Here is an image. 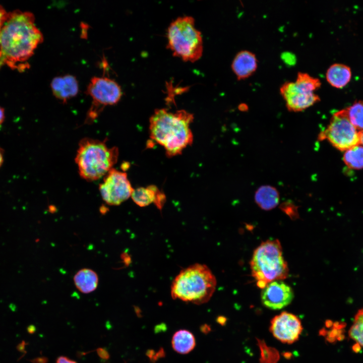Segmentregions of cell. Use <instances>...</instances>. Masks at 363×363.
I'll return each instance as SVG.
<instances>
[{
  "mask_svg": "<svg viewBox=\"0 0 363 363\" xmlns=\"http://www.w3.org/2000/svg\"><path fill=\"white\" fill-rule=\"evenodd\" d=\"M31 12H8L0 29V69L7 66L20 72L29 68L27 60L43 41Z\"/></svg>",
  "mask_w": 363,
  "mask_h": 363,
  "instance_id": "cell-1",
  "label": "cell"
},
{
  "mask_svg": "<svg viewBox=\"0 0 363 363\" xmlns=\"http://www.w3.org/2000/svg\"><path fill=\"white\" fill-rule=\"evenodd\" d=\"M193 119V114L184 109L172 112L157 109L150 118V137L164 148L167 156L180 154L193 142L190 126Z\"/></svg>",
  "mask_w": 363,
  "mask_h": 363,
  "instance_id": "cell-2",
  "label": "cell"
},
{
  "mask_svg": "<svg viewBox=\"0 0 363 363\" xmlns=\"http://www.w3.org/2000/svg\"><path fill=\"white\" fill-rule=\"evenodd\" d=\"M216 287V280L205 265L195 264L183 269L171 285L173 299L201 305L208 302Z\"/></svg>",
  "mask_w": 363,
  "mask_h": 363,
  "instance_id": "cell-3",
  "label": "cell"
},
{
  "mask_svg": "<svg viewBox=\"0 0 363 363\" xmlns=\"http://www.w3.org/2000/svg\"><path fill=\"white\" fill-rule=\"evenodd\" d=\"M118 149L108 147L105 140L89 138L79 142L75 158L80 176L87 181L104 177L117 161Z\"/></svg>",
  "mask_w": 363,
  "mask_h": 363,
  "instance_id": "cell-4",
  "label": "cell"
},
{
  "mask_svg": "<svg viewBox=\"0 0 363 363\" xmlns=\"http://www.w3.org/2000/svg\"><path fill=\"white\" fill-rule=\"evenodd\" d=\"M250 268L257 286L261 289L272 281L286 278L289 269L279 240L262 242L254 251Z\"/></svg>",
  "mask_w": 363,
  "mask_h": 363,
  "instance_id": "cell-5",
  "label": "cell"
},
{
  "mask_svg": "<svg viewBox=\"0 0 363 363\" xmlns=\"http://www.w3.org/2000/svg\"><path fill=\"white\" fill-rule=\"evenodd\" d=\"M167 46L174 56L186 62L198 60L203 53L201 32L196 29L191 16L177 18L170 23L167 34Z\"/></svg>",
  "mask_w": 363,
  "mask_h": 363,
  "instance_id": "cell-6",
  "label": "cell"
},
{
  "mask_svg": "<svg viewBox=\"0 0 363 363\" xmlns=\"http://www.w3.org/2000/svg\"><path fill=\"white\" fill-rule=\"evenodd\" d=\"M318 140H327L336 149L345 151L360 144V132L350 122L346 108L342 109L332 115Z\"/></svg>",
  "mask_w": 363,
  "mask_h": 363,
  "instance_id": "cell-7",
  "label": "cell"
},
{
  "mask_svg": "<svg viewBox=\"0 0 363 363\" xmlns=\"http://www.w3.org/2000/svg\"><path fill=\"white\" fill-rule=\"evenodd\" d=\"M86 93L92 99L86 119L88 123L95 119L105 107L116 104L123 95L121 87L115 80L97 76L91 79Z\"/></svg>",
  "mask_w": 363,
  "mask_h": 363,
  "instance_id": "cell-8",
  "label": "cell"
},
{
  "mask_svg": "<svg viewBox=\"0 0 363 363\" xmlns=\"http://www.w3.org/2000/svg\"><path fill=\"white\" fill-rule=\"evenodd\" d=\"M99 190L106 204L117 206L131 197L134 189L127 173L113 168L103 177Z\"/></svg>",
  "mask_w": 363,
  "mask_h": 363,
  "instance_id": "cell-9",
  "label": "cell"
},
{
  "mask_svg": "<svg viewBox=\"0 0 363 363\" xmlns=\"http://www.w3.org/2000/svg\"><path fill=\"white\" fill-rule=\"evenodd\" d=\"M287 109L292 112H300L315 105L320 100L315 92H310L297 85L294 81H286L279 88Z\"/></svg>",
  "mask_w": 363,
  "mask_h": 363,
  "instance_id": "cell-10",
  "label": "cell"
},
{
  "mask_svg": "<svg viewBox=\"0 0 363 363\" xmlns=\"http://www.w3.org/2000/svg\"><path fill=\"white\" fill-rule=\"evenodd\" d=\"M270 331L273 336L283 343L291 344L298 340L302 326L295 315L283 312L271 321Z\"/></svg>",
  "mask_w": 363,
  "mask_h": 363,
  "instance_id": "cell-11",
  "label": "cell"
},
{
  "mask_svg": "<svg viewBox=\"0 0 363 363\" xmlns=\"http://www.w3.org/2000/svg\"><path fill=\"white\" fill-rule=\"evenodd\" d=\"M294 297L293 291L288 285L281 280L268 283L262 289L261 298L263 305L271 310H280L290 304Z\"/></svg>",
  "mask_w": 363,
  "mask_h": 363,
  "instance_id": "cell-12",
  "label": "cell"
},
{
  "mask_svg": "<svg viewBox=\"0 0 363 363\" xmlns=\"http://www.w3.org/2000/svg\"><path fill=\"white\" fill-rule=\"evenodd\" d=\"M50 88L53 95L64 103L76 97L79 90L76 77L70 74L54 77Z\"/></svg>",
  "mask_w": 363,
  "mask_h": 363,
  "instance_id": "cell-13",
  "label": "cell"
},
{
  "mask_svg": "<svg viewBox=\"0 0 363 363\" xmlns=\"http://www.w3.org/2000/svg\"><path fill=\"white\" fill-rule=\"evenodd\" d=\"M258 67V59L256 54L248 50H242L235 55L231 69L239 80H244L252 76Z\"/></svg>",
  "mask_w": 363,
  "mask_h": 363,
  "instance_id": "cell-14",
  "label": "cell"
},
{
  "mask_svg": "<svg viewBox=\"0 0 363 363\" xmlns=\"http://www.w3.org/2000/svg\"><path fill=\"white\" fill-rule=\"evenodd\" d=\"M131 197L139 206L145 207L154 203L160 210L162 208L166 200L165 194L154 185L134 189Z\"/></svg>",
  "mask_w": 363,
  "mask_h": 363,
  "instance_id": "cell-15",
  "label": "cell"
},
{
  "mask_svg": "<svg viewBox=\"0 0 363 363\" xmlns=\"http://www.w3.org/2000/svg\"><path fill=\"white\" fill-rule=\"evenodd\" d=\"M255 201L262 210L268 211L275 208L279 202V193L276 188L270 185L260 187L255 192Z\"/></svg>",
  "mask_w": 363,
  "mask_h": 363,
  "instance_id": "cell-16",
  "label": "cell"
},
{
  "mask_svg": "<svg viewBox=\"0 0 363 363\" xmlns=\"http://www.w3.org/2000/svg\"><path fill=\"white\" fill-rule=\"evenodd\" d=\"M351 71L350 68L344 64L335 63L331 65L327 70L326 78L332 86L342 88L350 81Z\"/></svg>",
  "mask_w": 363,
  "mask_h": 363,
  "instance_id": "cell-17",
  "label": "cell"
},
{
  "mask_svg": "<svg viewBox=\"0 0 363 363\" xmlns=\"http://www.w3.org/2000/svg\"><path fill=\"white\" fill-rule=\"evenodd\" d=\"M73 280L77 289L83 293H89L96 289L99 278L95 271L90 268H83L74 275Z\"/></svg>",
  "mask_w": 363,
  "mask_h": 363,
  "instance_id": "cell-18",
  "label": "cell"
},
{
  "mask_svg": "<svg viewBox=\"0 0 363 363\" xmlns=\"http://www.w3.org/2000/svg\"><path fill=\"white\" fill-rule=\"evenodd\" d=\"M171 345L176 352L182 354H187L194 349L196 346L195 338L189 330H179L173 334Z\"/></svg>",
  "mask_w": 363,
  "mask_h": 363,
  "instance_id": "cell-19",
  "label": "cell"
},
{
  "mask_svg": "<svg viewBox=\"0 0 363 363\" xmlns=\"http://www.w3.org/2000/svg\"><path fill=\"white\" fill-rule=\"evenodd\" d=\"M343 160L350 169H363V145L359 144L345 151Z\"/></svg>",
  "mask_w": 363,
  "mask_h": 363,
  "instance_id": "cell-20",
  "label": "cell"
},
{
  "mask_svg": "<svg viewBox=\"0 0 363 363\" xmlns=\"http://www.w3.org/2000/svg\"><path fill=\"white\" fill-rule=\"evenodd\" d=\"M348 117L359 132L363 130V100L355 101L346 108Z\"/></svg>",
  "mask_w": 363,
  "mask_h": 363,
  "instance_id": "cell-21",
  "label": "cell"
},
{
  "mask_svg": "<svg viewBox=\"0 0 363 363\" xmlns=\"http://www.w3.org/2000/svg\"><path fill=\"white\" fill-rule=\"evenodd\" d=\"M349 336L358 346L363 347V308L359 310L355 315L349 330Z\"/></svg>",
  "mask_w": 363,
  "mask_h": 363,
  "instance_id": "cell-22",
  "label": "cell"
},
{
  "mask_svg": "<svg viewBox=\"0 0 363 363\" xmlns=\"http://www.w3.org/2000/svg\"><path fill=\"white\" fill-rule=\"evenodd\" d=\"M294 82L301 87L313 92H315L321 86L319 79L305 72H298Z\"/></svg>",
  "mask_w": 363,
  "mask_h": 363,
  "instance_id": "cell-23",
  "label": "cell"
},
{
  "mask_svg": "<svg viewBox=\"0 0 363 363\" xmlns=\"http://www.w3.org/2000/svg\"><path fill=\"white\" fill-rule=\"evenodd\" d=\"M282 210H283L291 218L297 217L298 213L297 212L296 207L290 202H285L281 205Z\"/></svg>",
  "mask_w": 363,
  "mask_h": 363,
  "instance_id": "cell-24",
  "label": "cell"
},
{
  "mask_svg": "<svg viewBox=\"0 0 363 363\" xmlns=\"http://www.w3.org/2000/svg\"><path fill=\"white\" fill-rule=\"evenodd\" d=\"M146 355L152 362H155L158 359L164 357L165 353L162 348H160L157 352L153 350H149L146 352Z\"/></svg>",
  "mask_w": 363,
  "mask_h": 363,
  "instance_id": "cell-25",
  "label": "cell"
},
{
  "mask_svg": "<svg viewBox=\"0 0 363 363\" xmlns=\"http://www.w3.org/2000/svg\"><path fill=\"white\" fill-rule=\"evenodd\" d=\"M98 356L103 359H108L109 358L108 352L104 348H98L96 349Z\"/></svg>",
  "mask_w": 363,
  "mask_h": 363,
  "instance_id": "cell-26",
  "label": "cell"
},
{
  "mask_svg": "<svg viewBox=\"0 0 363 363\" xmlns=\"http://www.w3.org/2000/svg\"><path fill=\"white\" fill-rule=\"evenodd\" d=\"M7 14L8 12L0 5V29L7 18Z\"/></svg>",
  "mask_w": 363,
  "mask_h": 363,
  "instance_id": "cell-27",
  "label": "cell"
},
{
  "mask_svg": "<svg viewBox=\"0 0 363 363\" xmlns=\"http://www.w3.org/2000/svg\"><path fill=\"white\" fill-rule=\"evenodd\" d=\"M56 363H77L75 360L71 359L68 357L64 356H59L56 361Z\"/></svg>",
  "mask_w": 363,
  "mask_h": 363,
  "instance_id": "cell-28",
  "label": "cell"
},
{
  "mask_svg": "<svg viewBox=\"0 0 363 363\" xmlns=\"http://www.w3.org/2000/svg\"><path fill=\"white\" fill-rule=\"evenodd\" d=\"M201 332L205 334L209 333L211 331V328L209 325L204 324L200 327Z\"/></svg>",
  "mask_w": 363,
  "mask_h": 363,
  "instance_id": "cell-29",
  "label": "cell"
},
{
  "mask_svg": "<svg viewBox=\"0 0 363 363\" xmlns=\"http://www.w3.org/2000/svg\"><path fill=\"white\" fill-rule=\"evenodd\" d=\"M48 361L47 358L44 357H38L32 360L33 363H46Z\"/></svg>",
  "mask_w": 363,
  "mask_h": 363,
  "instance_id": "cell-30",
  "label": "cell"
},
{
  "mask_svg": "<svg viewBox=\"0 0 363 363\" xmlns=\"http://www.w3.org/2000/svg\"><path fill=\"white\" fill-rule=\"evenodd\" d=\"M217 322L221 325L223 326L226 323V318L222 316H218L217 318Z\"/></svg>",
  "mask_w": 363,
  "mask_h": 363,
  "instance_id": "cell-31",
  "label": "cell"
},
{
  "mask_svg": "<svg viewBox=\"0 0 363 363\" xmlns=\"http://www.w3.org/2000/svg\"><path fill=\"white\" fill-rule=\"evenodd\" d=\"M5 118V109L0 106V125L4 122Z\"/></svg>",
  "mask_w": 363,
  "mask_h": 363,
  "instance_id": "cell-32",
  "label": "cell"
},
{
  "mask_svg": "<svg viewBox=\"0 0 363 363\" xmlns=\"http://www.w3.org/2000/svg\"><path fill=\"white\" fill-rule=\"evenodd\" d=\"M4 162V155L2 149L0 148V167L2 165Z\"/></svg>",
  "mask_w": 363,
  "mask_h": 363,
  "instance_id": "cell-33",
  "label": "cell"
},
{
  "mask_svg": "<svg viewBox=\"0 0 363 363\" xmlns=\"http://www.w3.org/2000/svg\"><path fill=\"white\" fill-rule=\"evenodd\" d=\"M35 327L34 326H29L28 328V331L30 333H33L35 331Z\"/></svg>",
  "mask_w": 363,
  "mask_h": 363,
  "instance_id": "cell-34",
  "label": "cell"
},
{
  "mask_svg": "<svg viewBox=\"0 0 363 363\" xmlns=\"http://www.w3.org/2000/svg\"><path fill=\"white\" fill-rule=\"evenodd\" d=\"M360 144L363 145V130L360 132Z\"/></svg>",
  "mask_w": 363,
  "mask_h": 363,
  "instance_id": "cell-35",
  "label": "cell"
}]
</instances>
